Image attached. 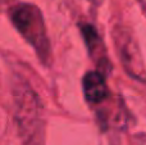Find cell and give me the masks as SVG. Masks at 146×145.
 <instances>
[{
  "label": "cell",
  "instance_id": "277c9868",
  "mask_svg": "<svg viewBox=\"0 0 146 145\" xmlns=\"http://www.w3.org/2000/svg\"><path fill=\"white\" fill-rule=\"evenodd\" d=\"M83 36H85V40L88 45L95 44L96 41H98L96 31H95V28L91 27V26H85V27H83Z\"/></svg>",
  "mask_w": 146,
  "mask_h": 145
},
{
  "label": "cell",
  "instance_id": "6da1fadb",
  "mask_svg": "<svg viewBox=\"0 0 146 145\" xmlns=\"http://www.w3.org/2000/svg\"><path fill=\"white\" fill-rule=\"evenodd\" d=\"M117 45H118L119 57L123 62L124 68L135 78L144 81L145 80V68L142 64V59L140 55V50L132 37L124 31L117 32L115 35Z\"/></svg>",
  "mask_w": 146,
  "mask_h": 145
},
{
  "label": "cell",
  "instance_id": "7a4b0ae2",
  "mask_svg": "<svg viewBox=\"0 0 146 145\" xmlns=\"http://www.w3.org/2000/svg\"><path fill=\"white\" fill-rule=\"evenodd\" d=\"M12 19L15 27L30 41L36 44L41 40V36L44 35L42 23L35 8L30 5H21L13 12Z\"/></svg>",
  "mask_w": 146,
  "mask_h": 145
},
{
  "label": "cell",
  "instance_id": "3957f363",
  "mask_svg": "<svg viewBox=\"0 0 146 145\" xmlns=\"http://www.w3.org/2000/svg\"><path fill=\"white\" fill-rule=\"evenodd\" d=\"M83 92L87 102L92 104L101 103L108 96L105 78L99 72H88L83 77Z\"/></svg>",
  "mask_w": 146,
  "mask_h": 145
}]
</instances>
